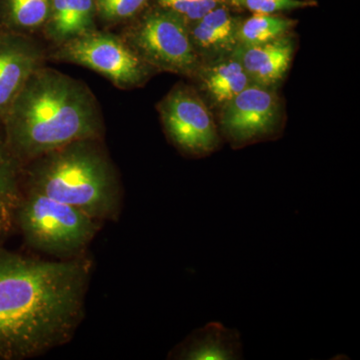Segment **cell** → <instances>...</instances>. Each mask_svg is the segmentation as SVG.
Returning a JSON list of instances; mask_svg holds the SVG:
<instances>
[{
  "label": "cell",
  "instance_id": "6da1fadb",
  "mask_svg": "<svg viewBox=\"0 0 360 360\" xmlns=\"http://www.w3.org/2000/svg\"><path fill=\"white\" fill-rule=\"evenodd\" d=\"M92 260H47L0 246V360L63 347L84 316Z\"/></svg>",
  "mask_w": 360,
  "mask_h": 360
},
{
  "label": "cell",
  "instance_id": "7a4b0ae2",
  "mask_svg": "<svg viewBox=\"0 0 360 360\" xmlns=\"http://www.w3.org/2000/svg\"><path fill=\"white\" fill-rule=\"evenodd\" d=\"M0 131L23 167L70 142L101 139L103 124L98 103L86 84L40 66L14 98Z\"/></svg>",
  "mask_w": 360,
  "mask_h": 360
},
{
  "label": "cell",
  "instance_id": "3957f363",
  "mask_svg": "<svg viewBox=\"0 0 360 360\" xmlns=\"http://www.w3.org/2000/svg\"><path fill=\"white\" fill-rule=\"evenodd\" d=\"M101 139L70 142L22 167V188L77 207L98 221H115L122 187Z\"/></svg>",
  "mask_w": 360,
  "mask_h": 360
},
{
  "label": "cell",
  "instance_id": "277c9868",
  "mask_svg": "<svg viewBox=\"0 0 360 360\" xmlns=\"http://www.w3.org/2000/svg\"><path fill=\"white\" fill-rule=\"evenodd\" d=\"M101 224L77 207L25 188L14 214L25 245L56 259L85 255Z\"/></svg>",
  "mask_w": 360,
  "mask_h": 360
},
{
  "label": "cell",
  "instance_id": "5b68a950",
  "mask_svg": "<svg viewBox=\"0 0 360 360\" xmlns=\"http://www.w3.org/2000/svg\"><path fill=\"white\" fill-rule=\"evenodd\" d=\"M124 41L153 70L191 77L202 65L191 42L189 23L162 7L132 26Z\"/></svg>",
  "mask_w": 360,
  "mask_h": 360
},
{
  "label": "cell",
  "instance_id": "8992f818",
  "mask_svg": "<svg viewBox=\"0 0 360 360\" xmlns=\"http://www.w3.org/2000/svg\"><path fill=\"white\" fill-rule=\"evenodd\" d=\"M52 58L96 71L122 89L141 86L155 70L124 39L94 30L63 42Z\"/></svg>",
  "mask_w": 360,
  "mask_h": 360
},
{
  "label": "cell",
  "instance_id": "52a82bcc",
  "mask_svg": "<svg viewBox=\"0 0 360 360\" xmlns=\"http://www.w3.org/2000/svg\"><path fill=\"white\" fill-rule=\"evenodd\" d=\"M170 142L188 158H205L219 150L221 137L212 113L193 89L174 87L158 106Z\"/></svg>",
  "mask_w": 360,
  "mask_h": 360
},
{
  "label": "cell",
  "instance_id": "ba28073f",
  "mask_svg": "<svg viewBox=\"0 0 360 360\" xmlns=\"http://www.w3.org/2000/svg\"><path fill=\"white\" fill-rule=\"evenodd\" d=\"M281 120V103L276 92L250 84L222 105L220 130L234 148H240L276 136Z\"/></svg>",
  "mask_w": 360,
  "mask_h": 360
},
{
  "label": "cell",
  "instance_id": "9c48e42d",
  "mask_svg": "<svg viewBox=\"0 0 360 360\" xmlns=\"http://www.w3.org/2000/svg\"><path fill=\"white\" fill-rule=\"evenodd\" d=\"M44 51L25 33L0 30V129L27 78L42 66Z\"/></svg>",
  "mask_w": 360,
  "mask_h": 360
},
{
  "label": "cell",
  "instance_id": "30bf717a",
  "mask_svg": "<svg viewBox=\"0 0 360 360\" xmlns=\"http://www.w3.org/2000/svg\"><path fill=\"white\" fill-rule=\"evenodd\" d=\"M241 18L222 4L189 25V35L196 54L208 63L229 58L238 46Z\"/></svg>",
  "mask_w": 360,
  "mask_h": 360
},
{
  "label": "cell",
  "instance_id": "8fae6325",
  "mask_svg": "<svg viewBox=\"0 0 360 360\" xmlns=\"http://www.w3.org/2000/svg\"><path fill=\"white\" fill-rule=\"evenodd\" d=\"M240 333L219 321H210L193 330L168 354L176 360L243 359Z\"/></svg>",
  "mask_w": 360,
  "mask_h": 360
},
{
  "label": "cell",
  "instance_id": "7c38bea8",
  "mask_svg": "<svg viewBox=\"0 0 360 360\" xmlns=\"http://www.w3.org/2000/svg\"><path fill=\"white\" fill-rule=\"evenodd\" d=\"M295 53V41L284 35L264 44L243 46L238 45L232 52V58L238 59L251 84L272 87L285 77Z\"/></svg>",
  "mask_w": 360,
  "mask_h": 360
},
{
  "label": "cell",
  "instance_id": "4fadbf2b",
  "mask_svg": "<svg viewBox=\"0 0 360 360\" xmlns=\"http://www.w3.org/2000/svg\"><path fill=\"white\" fill-rule=\"evenodd\" d=\"M196 75L213 103L224 105L251 84L250 77L238 59L229 56L201 65Z\"/></svg>",
  "mask_w": 360,
  "mask_h": 360
},
{
  "label": "cell",
  "instance_id": "5bb4252c",
  "mask_svg": "<svg viewBox=\"0 0 360 360\" xmlns=\"http://www.w3.org/2000/svg\"><path fill=\"white\" fill-rule=\"evenodd\" d=\"M94 9V0H51V22L47 35L63 44L91 32Z\"/></svg>",
  "mask_w": 360,
  "mask_h": 360
},
{
  "label": "cell",
  "instance_id": "9a60e30c",
  "mask_svg": "<svg viewBox=\"0 0 360 360\" xmlns=\"http://www.w3.org/2000/svg\"><path fill=\"white\" fill-rule=\"evenodd\" d=\"M22 191V167L7 148L0 131V243L14 229V214Z\"/></svg>",
  "mask_w": 360,
  "mask_h": 360
},
{
  "label": "cell",
  "instance_id": "2e32d148",
  "mask_svg": "<svg viewBox=\"0 0 360 360\" xmlns=\"http://www.w3.org/2000/svg\"><path fill=\"white\" fill-rule=\"evenodd\" d=\"M51 11V0H4L1 30L23 33L34 30L49 20Z\"/></svg>",
  "mask_w": 360,
  "mask_h": 360
},
{
  "label": "cell",
  "instance_id": "e0dca14e",
  "mask_svg": "<svg viewBox=\"0 0 360 360\" xmlns=\"http://www.w3.org/2000/svg\"><path fill=\"white\" fill-rule=\"evenodd\" d=\"M297 21L276 14L253 13L241 20L238 30V45L252 46L264 44L288 35Z\"/></svg>",
  "mask_w": 360,
  "mask_h": 360
},
{
  "label": "cell",
  "instance_id": "ac0fdd59",
  "mask_svg": "<svg viewBox=\"0 0 360 360\" xmlns=\"http://www.w3.org/2000/svg\"><path fill=\"white\" fill-rule=\"evenodd\" d=\"M225 6L252 13L276 14L316 6L314 0H222Z\"/></svg>",
  "mask_w": 360,
  "mask_h": 360
},
{
  "label": "cell",
  "instance_id": "d6986e66",
  "mask_svg": "<svg viewBox=\"0 0 360 360\" xmlns=\"http://www.w3.org/2000/svg\"><path fill=\"white\" fill-rule=\"evenodd\" d=\"M158 2L162 8L179 14L189 25L200 20L217 6L224 4L222 0H158Z\"/></svg>",
  "mask_w": 360,
  "mask_h": 360
},
{
  "label": "cell",
  "instance_id": "ffe728a7",
  "mask_svg": "<svg viewBox=\"0 0 360 360\" xmlns=\"http://www.w3.org/2000/svg\"><path fill=\"white\" fill-rule=\"evenodd\" d=\"M148 0H96V8L104 20L122 21L134 16Z\"/></svg>",
  "mask_w": 360,
  "mask_h": 360
},
{
  "label": "cell",
  "instance_id": "44dd1931",
  "mask_svg": "<svg viewBox=\"0 0 360 360\" xmlns=\"http://www.w3.org/2000/svg\"><path fill=\"white\" fill-rule=\"evenodd\" d=\"M0 30H1V7H0Z\"/></svg>",
  "mask_w": 360,
  "mask_h": 360
}]
</instances>
